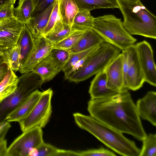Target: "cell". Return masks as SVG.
<instances>
[{"label": "cell", "instance_id": "cell-18", "mask_svg": "<svg viewBox=\"0 0 156 156\" xmlns=\"http://www.w3.org/2000/svg\"><path fill=\"white\" fill-rule=\"evenodd\" d=\"M104 41L95 31L92 29H89L74 46L67 50L71 53L80 52L98 46Z\"/></svg>", "mask_w": 156, "mask_h": 156}, {"label": "cell", "instance_id": "cell-6", "mask_svg": "<svg viewBox=\"0 0 156 156\" xmlns=\"http://www.w3.org/2000/svg\"><path fill=\"white\" fill-rule=\"evenodd\" d=\"M44 83L38 75L32 71L19 77L16 89L0 103V122L5 121L7 116Z\"/></svg>", "mask_w": 156, "mask_h": 156}, {"label": "cell", "instance_id": "cell-1", "mask_svg": "<svg viewBox=\"0 0 156 156\" xmlns=\"http://www.w3.org/2000/svg\"><path fill=\"white\" fill-rule=\"evenodd\" d=\"M90 115L122 133L142 141L147 135L136 105L128 90L108 97L91 98L88 102Z\"/></svg>", "mask_w": 156, "mask_h": 156}, {"label": "cell", "instance_id": "cell-15", "mask_svg": "<svg viewBox=\"0 0 156 156\" xmlns=\"http://www.w3.org/2000/svg\"><path fill=\"white\" fill-rule=\"evenodd\" d=\"M41 93L37 89L32 92L22 103L7 116L5 121L9 122H18L26 118L39 100Z\"/></svg>", "mask_w": 156, "mask_h": 156}, {"label": "cell", "instance_id": "cell-26", "mask_svg": "<svg viewBox=\"0 0 156 156\" xmlns=\"http://www.w3.org/2000/svg\"><path fill=\"white\" fill-rule=\"evenodd\" d=\"M1 57L14 72L19 71L21 69L20 48L17 44L10 48L3 50Z\"/></svg>", "mask_w": 156, "mask_h": 156}, {"label": "cell", "instance_id": "cell-4", "mask_svg": "<svg viewBox=\"0 0 156 156\" xmlns=\"http://www.w3.org/2000/svg\"><path fill=\"white\" fill-rule=\"evenodd\" d=\"M121 50L104 41L87 57L83 66L67 79L76 83L85 80L104 70Z\"/></svg>", "mask_w": 156, "mask_h": 156}, {"label": "cell", "instance_id": "cell-44", "mask_svg": "<svg viewBox=\"0 0 156 156\" xmlns=\"http://www.w3.org/2000/svg\"></svg>", "mask_w": 156, "mask_h": 156}, {"label": "cell", "instance_id": "cell-38", "mask_svg": "<svg viewBox=\"0 0 156 156\" xmlns=\"http://www.w3.org/2000/svg\"><path fill=\"white\" fill-rule=\"evenodd\" d=\"M80 156L79 152L58 149L55 156Z\"/></svg>", "mask_w": 156, "mask_h": 156}, {"label": "cell", "instance_id": "cell-41", "mask_svg": "<svg viewBox=\"0 0 156 156\" xmlns=\"http://www.w3.org/2000/svg\"><path fill=\"white\" fill-rule=\"evenodd\" d=\"M16 0H0V9L4 7L11 4H15Z\"/></svg>", "mask_w": 156, "mask_h": 156}, {"label": "cell", "instance_id": "cell-19", "mask_svg": "<svg viewBox=\"0 0 156 156\" xmlns=\"http://www.w3.org/2000/svg\"><path fill=\"white\" fill-rule=\"evenodd\" d=\"M34 39L30 31L25 24H24L17 43L20 48L21 67L33 49Z\"/></svg>", "mask_w": 156, "mask_h": 156}, {"label": "cell", "instance_id": "cell-35", "mask_svg": "<svg viewBox=\"0 0 156 156\" xmlns=\"http://www.w3.org/2000/svg\"><path fill=\"white\" fill-rule=\"evenodd\" d=\"M8 5L0 9V20H4L15 17L14 14V5Z\"/></svg>", "mask_w": 156, "mask_h": 156}, {"label": "cell", "instance_id": "cell-20", "mask_svg": "<svg viewBox=\"0 0 156 156\" xmlns=\"http://www.w3.org/2000/svg\"><path fill=\"white\" fill-rule=\"evenodd\" d=\"M58 1L60 19L63 23L72 27L73 19L79 11L76 4L74 0Z\"/></svg>", "mask_w": 156, "mask_h": 156}, {"label": "cell", "instance_id": "cell-13", "mask_svg": "<svg viewBox=\"0 0 156 156\" xmlns=\"http://www.w3.org/2000/svg\"><path fill=\"white\" fill-rule=\"evenodd\" d=\"M107 76V87L120 92L124 89L122 55L120 53L104 70Z\"/></svg>", "mask_w": 156, "mask_h": 156}, {"label": "cell", "instance_id": "cell-5", "mask_svg": "<svg viewBox=\"0 0 156 156\" xmlns=\"http://www.w3.org/2000/svg\"><path fill=\"white\" fill-rule=\"evenodd\" d=\"M92 29L105 41L121 51L134 45L137 41L124 28L121 19L114 15H106L94 17Z\"/></svg>", "mask_w": 156, "mask_h": 156}, {"label": "cell", "instance_id": "cell-40", "mask_svg": "<svg viewBox=\"0 0 156 156\" xmlns=\"http://www.w3.org/2000/svg\"><path fill=\"white\" fill-rule=\"evenodd\" d=\"M7 150V141L4 138L0 141V156H6Z\"/></svg>", "mask_w": 156, "mask_h": 156}, {"label": "cell", "instance_id": "cell-31", "mask_svg": "<svg viewBox=\"0 0 156 156\" xmlns=\"http://www.w3.org/2000/svg\"><path fill=\"white\" fill-rule=\"evenodd\" d=\"M142 141L139 156H156V134H150Z\"/></svg>", "mask_w": 156, "mask_h": 156}, {"label": "cell", "instance_id": "cell-16", "mask_svg": "<svg viewBox=\"0 0 156 156\" xmlns=\"http://www.w3.org/2000/svg\"><path fill=\"white\" fill-rule=\"evenodd\" d=\"M119 92L112 90L107 87V76L104 70L95 75L91 82L89 90L91 98L95 99L111 96Z\"/></svg>", "mask_w": 156, "mask_h": 156}, {"label": "cell", "instance_id": "cell-37", "mask_svg": "<svg viewBox=\"0 0 156 156\" xmlns=\"http://www.w3.org/2000/svg\"><path fill=\"white\" fill-rule=\"evenodd\" d=\"M9 68L7 63L2 57L0 58V83L4 79Z\"/></svg>", "mask_w": 156, "mask_h": 156}, {"label": "cell", "instance_id": "cell-42", "mask_svg": "<svg viewBox=\"0 0 156 156\" xmlns=\"http://www.w3.org/2000/svg\"><path fill=\"white\" fill-rule=\"evenodd\" d=\"M12 19H7L4 20H0V27L4 24L6 23L7 22L9 21Z\"/></svg>", "mask_w": 156, "mask_h": 156}, {"label": "cell", "instance_id": "cell-22", "mask_svg": "<svg viewBox=\"0 0 156 156\" xmlns=\"http://www.w3.org/2000/svg\"><path fill=\"white\" fill-rule=\"evenodd\" d=\"M36 7L35 0H19L18 6L14 8V14L17 21L23 24L32 18Z\"/></svg>", "mask_w": 156, "mask_h": 156}, {"label": "cell", "instance_id": "cell-17", "mask_svg": "<svg viewBox=\"0 0 156 156\" xmlns=\"http://www.w3.org/2000/svg\"><path fill=\"white\" fill-rule=\"evenodd\" d=\"M54 2L41 13L32 17L30 20L25 24L35 39L43 36V33L51 14Z\"/></svg>", "mask_w": 156, "mask_h": 156}, {"label": "cell", "instance_id": "cell-9", "mask_svg": "<svg viewBox=\"0 0 156 156\" xmlns=\"http://www.w3.org/2000/svg\"><path fill=\"white\" fill-rule=\"evenodd\" d=\"M145 82L156 86V67L150 44L143 41L135 44Z\"/></svg>", "mask_w": 156, "mask_h": 156}, {"label": "cell", "instance_id": "cell-10", "mask_svg": "<svg viewBox=\"0 0 156 156\" xmlns=\"http://www.w3.org/2000/svg\"><path fill=\"white\" fill-rule=\"evenodd\" d=\"M126 49L128 54L129 62L124 89L135 91L142 87L145 82L144 77L135 44Z\"/></svg>", "mask_w": 156, "mask_h": 156}, {"label": "cell", "instance_id": "cell-23", "mask_svg": "<svg viewBox=\"0 0 156 156\" xmlns=\"http://www.w3.org/2000/svg\"><path fill=\"white\" fill-rule=\"evenodd\" d=\"M79 11H90L99 9L119 8L117 0H74Z\"/></svg>", "mask_w": 156, "mask_h": 156}, {"label": "cell", "instance_id": "cell-39", "mask_svg": "<svg viewBox=\"0 0 156 156\" xmlns=\"http://www.w3.org/2000/svg\"><path fill=\"white\" fill-rule=\"evenodd\" d=\"M11 127L9 122L5 121L3 126L0 129V141L5 138V135Z\"/></svg>", "mask_w": 156, "mask_h": 156}, {"label": "cell", "instance_id": "cell-28", "mask_svg": "<svg viewBox=\"0 0 156 156\" xmlns=\"http://www.w3.org/2000/svg\"><path fill=\"white\" fill-rule=\"evenodd\" d=\"M73 29L72 32L66 37L53 44L52 48L65 49L71 48L76 44L87 30Z\"/></svg>", "mask_w": 156, "mask_h": 156}, {"label": "cell", "instance_id": "cell-8", "mask_svg": "<svg viewBox=\"0 0 156 156\" xmlns=\"http://www.w3.org/2000/svg\"><path fill=\"white\" fill-rule=\"evenodd\" d=\"M42 128L36 127L23 132L8 148L6 156H28L33 149L44 142Z\"/></svg>", "mask_w": 156, "mask_h": 156}, {"label": "cell", "instance_id": "cell-27", "mask_svg": "<svg viewBox=\"0 0 156 156\" xmlns=\"http://www.w3.org/2000/svg\"><path fill=\"white\" fill-rule=\"evenodd\" d=\"M94 18L90 11L87 10L79 11L73 19L72 28L81 30L92 29Z\"/></svg>", "mask_w": 156, "mask_h": 156}, {"label": "cell", "instance_id": "cell-24", "mask_svg": "<svg viewBox=\"0 0 156 156\" xmlns=\"http://www.w3.org/2000/svg\"><path fill=\"white\" fill-rule=\"evenodd\" d=\"M73 30L72 27L63 23L59 18L52 29L44 37L53 44L66 37Z\"/></svg>", "mask_w": 156, "mask_h": 156}, {"label": "cell", "instance_id": "cell-43", "mask_svg": "<svg viewBox=\"0 0 156 156\" xmlns=\"http://www.w3.org/2000/svg\"><path fill=\"white\" fill-rule=\"evenodd\" d=\"M3 50L0 48V58L1 57V55Z\"/></svg>", "mask_w": 156, "mask_h": 156}, {"label": "cell", "instance_id": "cell-2", "mask_svg": "<svg viewBox=\"0 0 156 156\" xmlns=\"http://www.w3.org/2000/svg\"><path fill=\"white\" fill-rule=\"evenodd\" d=\"M73 115L79 127L91 134L118 154L124 156H139L140 149L134 142L125 137L122 133L90 115L79 113Z\"/></svg>", "mask_w": 156, "mask_h": 156}, {"label": "cell", "instance_id": "cell-12", "mask_svg": "<svg viewBox=\"0 0 156 156\" xmlns=\"http://www.w3.org/2000/svg\"><path fill=\"white\" fill-rule=\"evenodd\" d=\"M15 17L0 27V48L4 50L15 45L23 26Z\"/></svg>", "mask_w": 156, "mask_h": 156}, {"label": "cell", "instance_id": "cell-3", "mask_svg": "<svg viewBox=\"0 0 156 156\" xmlns=\"http://www.w3.org/2000/svg\"><path fill=\"white\" fill-rule=\"evenodd\" d=\"M122 25L131 35L156 39V17L140 0H117Z\"/></svg>", "mask_w": 156, "mask_h": 156}, {"label": "cell", "instance_id": "cell-7", "mask_svg": "<svg viewBox=\"0 0 156 156\" xmlns=\"http://www.w3.org/2000/svg\"><path fill=\"white\" fill-rule=\"evenodd\" d=\"M53 94L50 88L42 92L40 98L30 114L18 122L23 132L36 127L42 128L47 125L52 113Z\"/></svg>", "mask_w": 156, "mask_h": 156}, {"label": "cell", "instance_id": "cell-36", "mask_svg": "<svg viewBox=\"0 0 156 156\" xmlns=\"http://www.w3.org/2000/svg\"><path fill=\"white\" fill-rule=\"evenodd\" d=\"M55 1V0H35L36 7L32 17L44 11Z\"/></svg>", "mask_w": 156, "mask_h": 156}, {"label": "cell", "instance_id": "cell-25", "mask_svg": "<svg viewBox=\"0 0 156 156\" xmlns=\"http://www.w3.org/2000/svg\"><path fill=\"white\" fill-rule=\"evenodd\" d=\"M18 81L19 77L9 68L4 79L0 83V103L14 91Z\"/></svg>", "mask_w": 156, "mask_h": 156}, {"label": "cell", "instance_id": "cell-33", "mask_svg": "<svg viewBox=\"0 0 156 156\" xmlns=\"http://www.w3.org/2000/svg\"><path fill=\"white\" fill-rule=\"evenodd\" d=\"M58 0H55L53 7L47 25L44 30L43 35L44 36L52 29L59 18L58 13Z\"/></svg>", "mask_w": 156, "mask_h": 156}, {"label": "cell", "instance_id": "cell-30", "mask_svg": "<svg viewBox=\"0 0 156 156\" xmlns=\"http://www.w3.org/2000/svg\"><path fill=\"white\" fill-rule=\"evenodd\" d=\"M98 46L84 51L71 53L68 61L62 70L64 73V77L77 63L92 52Z\"/></svg>", "mask_w": 156, "mask_h": 156}, {"label": "cell", "instance_id": "cell-34", "mask_svg": "<svg viewBox=\"0 0 156 156\" xmlns=\"http://www.w3.org/2000/svg\"><path fill=\"white\" fill-rule=\"evenodd\" d=\"M80 156H115L116 155L103 147L79 151Z\"/></svg>", "mask_w": 156, "mask_h": 156}, {"label": "cell", "instance_id": "cell-14", "mask_svg": "<svg viewBox=\"0 0 156 156\" xmlns=\"http://www.w3.org/2000/svg\"><path fill=\"white\" fill-rule=\"evenodd\" d=\"M136 105L140 117L156 126V93L149 91L143 98L139 99Z\"/></svg>", "mask_w": 156, "mask_h": 156}, {"label": "cell", "instance_id": "cell-11", "mask_svg": "<svg viewBox=\"0 0 156 156\" xmlns=\"http://www.w3.org/2000/svg\"><path fill=\"white\" fill-rule=\"evenodd\" d=\"M34 42L33 49L19 70L22 74L32 72L39 62L48 55L52 48L53 44L44 36L35 39Z\"/></svg>", "mask_w": 156, "mask_h": 156}, {"label": "cell", "instance_id": "cell-32", "mask_svg": "<svg viewBox=\"0 0 156 156\" xmlns=\"http://www.w3.org/2000/svg\"><path fill=\"white\" fill-rule=\"evenodd\" d=\"M58 149L44 142L36 148L32 149L29 156H55Z\"/></svg>", "mask_w": 156, "mask_h": 156}, {"label": "cell", "instance_id": "cell-21", "mask_svg": "<svg viewBox=\"0 0 156 156\" xmlns=\"http://www.w3.org/2000/svg\"><path fill=\"white\" fill-rule=\"evenodd\" d=\"M32 72L38 75L44 82L51 80L60 72L48 55L39 62Z\"/></svg>", "mask_w": 156, "mask_h": 156}, {"label": "cell", "instance_id": "cell-29", "mask_svg": "<svg viewBox=\"0 0 156 156\" xmlns=\"http://www.w3.org/2000/svg\"><path fill=\"white\" fill-rule=\"evenodd\" d=\"M71 54L67 49L52 48L48 56L60 72L62 70Z\"/></svg>", "mask_w": 156, "mask_h": 156}]
</instances>
